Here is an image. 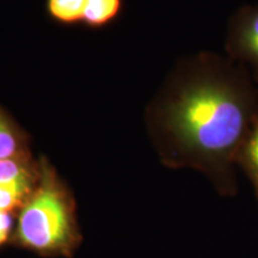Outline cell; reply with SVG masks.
Masks as SVG:
<instances>
[{"mask_svg":"<svg viewBox=\"0 0 258 258\" xmlns=\"http://www.w3.org/2000/svg\"><path fill=\"white\" fill-rule=\"evenodd\" d=\"M40 163L32 159L31 154L12 157L0 160V183L32 178L40 175Z\"/></svg>","mask_w":258,"mask_h":258,"instance_id":"ba28073f","label":"cell"},{"mask_svg":"<svg viewBox=\"0 0 258 258\" xmlns=\"http://www.w3.org/2000/svg\"><path fill=\"white\" fill-rule=\"evenodd\" d=\"M12 231V217L9 212H0V246L5 244Z\"/></svg>","mask_w":258,"mask_h":258,"instance_id":"30bf717a","label":"cell"},{"mask_svg":"<svg viewBox=\"0 0 258 258\" xmlns=\"http://www.w3.org/2000/svg\"><path fill=\"white\" fill-rule=\"evenodd\" d=\"M257 114L258 88L249 70L203 51L171 71L148 104L146 125L165 165L201 171L232 196L238 153Z\"/></svg>","mask_w":258,"mask_h":258,"instance_id":"6da1fadb","label":"cell"},{"mask_svg":"<svg viewBox=\"0 0 258 258\" xmlns=\"http://www.w3.org/2000/svg\"><path fill=\"white\" fill-rule=\"evenodd\" d=\"M30 154L27 134L0 109V160Z\"/></svg>","mask_w":258,"mask_h":258,"instance_id":"277c9868","label":"cell"},{"mask_svg":"<svg viewBox=\"0 0 258 258\" xmlns=\"http://www.w3.org/2000/svg\"><path fill=\"white\" fill-rule=\"evenodd\" d=\"M37 184L18 215L15 240L42 254H69L78 240L73 200L44 159Z\"/></svg>","mask_w":258,"mask_h":258,"instance_id":"7a4b0ae2","label":"cell"},{"mask_svg":"<svg viewBox=\"0 0 258 258\" xmlns=\"http://www.w3.org/2000/svg\"><path fill=\"white\" fill-rule=\"evenodd\" d=\"M237 166L249 177L258 201V114L238 153Z\"/></svg>","mask_w":258,"mask_h":258,"instance_id":"5b68a950","label":"cell"},{"mask_svg":"<svg viewBox=\"0 0 258 258\" xmlns=\"http://www.w3.org/2000/svg\"><path fill=\"white\" fill-rule=\"evenodd\" d=\"M225 50L226 56L249 70L258 85V5H244L231 16Z\"/></svg>","mask_w":258,"mask_h":258,"instance_id":"3957f363","label":"cell"},{"mask_svg":"<svg viewBox=\"0 0 258 258\" xmlns=\"http://www.w3.org/2000/svg\"><path fill=\"white\" fill-rule=\"evenodd\" d=\"M85 0H47L48 15L57 23L73 25L83 22Z\"/></svg>","mask_w":258,"mask_h":258,"instance_id":"9c48e42d","label":"cell"},{"mask_svg":"<svg viewBox=\"0 0 258 258\" xmlns=\"http://www.w3.org/2000/svg\"><path fill=\"white\" fill-rule=\"evenodd\" d=\"M123 0H85L83 23L90 28H102L120 15Z\"/></svg>","mask_w":258,"mask_h":258,"instance_id":"8992f818","label":"cell"},{"mask_svg":"<svg viewBox=\"0 0 258 258\" xmlns=\"http://www.w3.org/2000/svg\"><path fill=\"white\" fill-rule=\"evenodd\" d=\"M38 178L40 175L32 178L0 183V212L10 213L15 208H21L36 186Z\"/></svg>","mask_w":258,"mask_h":258,"instance_id":"52a82bcc","label":"cell"}]
</instances>
